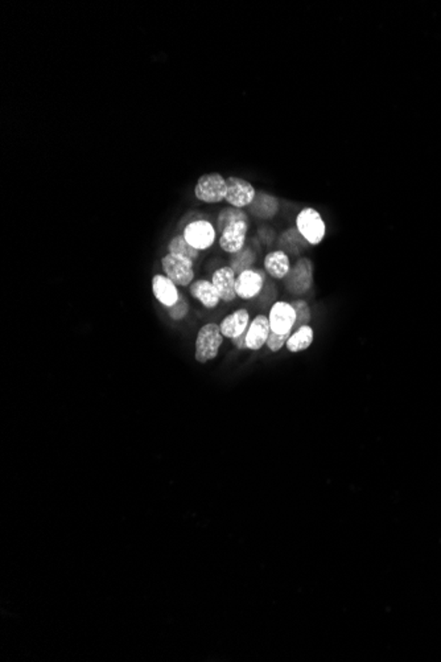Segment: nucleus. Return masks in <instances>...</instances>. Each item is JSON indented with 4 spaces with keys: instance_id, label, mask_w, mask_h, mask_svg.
Segmentation results:
<instances>
[{
    "instance_id": "nucleus-1",
    "label": "nucleus",
    "mask_w": 441,
    "mask_h": 662,
    "mask_svg": "<svg viewBox=\"0 0 441 662\" xmlns=\"http://www.w3.org/2000/svg\"><path fill=\"white\" fill-rule=\"evenodd\" d=\"M224 342V335L221 333L219 325L215 322L205 324L197 333L196 338V352L194 359L200 364L209 362L215 359L219 353V348Z\"/></svg>"
},
{
    "instance_id": "nucleus-2",
    "label": "nucleus",
    "mask_w": 441,
    "mask_h": 662,
    "mask_svg": "<svg viewBox=\"0 0 441 662\" xmlns=\"http://www.w3.org/2000/svg\"><path fill=\"white\" fill-rule=\"evenodd\" d=\"M296 227L310 246L320 245L326 235V224L319 210L304 208L296 216Z\"/></svg>"
},
{
    "instance_id": "nucleus-3",
    "label": "nucleus",
    "mask_w": 441,
    "mask_h": 662,
    "mask_svg": "<svg viewBox=\"0 0 441 662\" xmlns=\"http://www.w3.org/2000/svg\"><path fill=\"white\" fill-rule=\"evenodd\" d=\"M226 193V179L218 172L202 175L194 186L196 199L206 204H218L221 201H225Z\"/></svg>"
},
{
    "instance_id": "nucleus-4",
    "label": "nucleus",
    "mask_w": 441,
    "mask_h": 662,
    "mask_svg": "<svg viewBox=\"0 0 441 662\" xmlns=\"http://www.w3.org/2000/svg\"><path fill=\"white\" fill-rule=\"evenodd\" d=\"M284 287L292 295H304L313 285V264L307 257H300L283 279Z\"/></svg>"
},
{
    "instance_id": "nucleus-5",
    "label": "nucleus",
    "mask_w": 441,
    "mask_h": 662,
    "mask_svg": "<svg viewBox=\"0 0 441 662\" xmlns=\"http://www.w3.org/2000/svg\"><path fill=\"white\" fill-rule=\"evenodd\" d=\"M191 259L181 255L165 254L161 258V268L173 283L180 287L191 285L194 279V268Z\"/></svg>"
},
{
    "instance_id": "nucleus-6",
    "label": "nucleus",
    "mask_w": 441,
    "mask_h": 662,
    "mask_svg": "<svg viewBox=\"0 0 441 662\" xmlns=\"http://www.w3.org/2000/svg\"><path fill=\"white\" fill-rule=\"evenodd\" d=\"M266 271L262 268H249L239 275H237L235 281V292L237 296L250 301L259 296L266 285Z\"/></svg>"
},
{
    "instance_id": "nucleus-7",
    "label": "nucleus",
    "mask_w": 441,
    "mask_h": 662,
    "mask_svg": "<svg viewBox=\"0 0 441 662\" xmlns=\"http://www.w3.org/2000/svg\"><path fill=\"white\" fill-rule=\"evenodd\" d=\"M183 235L194 249L204 251L211 249L215 242L217 230L209 220H198L184 227Z\"/></svg>"
},
{
    "instance_id": "nucleus-8",
    "label": "nucleus",
    "mask_w": 441,
    "mask_h": 662,
    "mask_svg": "<svg viewBox=\"0 0 441 662\" xmlns=\"http://www.w3.org/2000/svg\"><path fill=\"white\" fill-rule=\"evenodd\" d=\"M226 184L228 193L225 201L234 208H249L256 194L254 186L248 180L237 176L226 177Z\"/></svg>"
},
{
    "instance_id": "nucleus-9",
    "label": "nucleus",
    "mask_w": 441,
    "mask_h": 662,
    "mask_svg": "<svg viewBox=\"0 0 441 662\" xmlns=\"http://www.w3.org/2000/svg\"><path fill=\"white\" fill-rule=\"evenodd\" d=\"M271 331L275 333H292L296 322V312L292 304L276 302L272 304L269 315Z\"/></svg>"
},
{
    "instance_id": "nucleus-10",
    "label": "nucleus",
    "mask_w": 441,
    "mask_h": 662,
    "mask_svg": "<svg viewBox=\"0 0 441 662\" xmlns=\"http://www.w3.org/2000/svg\"><path fill=\"white\" fill-rule=\"evenodd\" d=\"M249 225L250 222L246 221H237L225 227L219 234V247L228 254H234L243 249L248 244Z\"/></svg>"
},
{
    "instance_id": "nucleus-11",
    "label": "nucleus",
    "mask_w": 441,
    "mask_h": 662,
    "mask_svg": "<svg viewBox=\"0 0 441 662\" xmlns=\"http://www.w3.org/2000/svg\"><path fill=\"white\" fill-rule=\"evenodd\" d=\"M235 281H237V275L230 266H222L213 272L211 283L219 294V298L222 302L230 303L238 298L235 292Z\"/></svg>"
},
{
    "instance_id": "nucleus-12",
    "label": "nucleus",
    "mask_w": 441,
    "mask_h": 662,
    "mask_svg": "<svg viewBox=\"0 0 441 662\" xmlns=\"http://www.w3.org/2000/svg\"><path fill=\"white\" fill-rule=\"evenodd\" d=\"M280 208L279 200L265 190H259L255 194L254 201L249 207L251 216L260 218V220H271L273 218Z\"/></svg>"
},
{
    "instance_id": "nucleus-13",
    "label": "nucleus",
    "mask_w": 441,
    "mask_h": 662,
    "mask_svg": "<svg viewBox=\"0 0 441 662\" xmlns=\"http://www.w3.org/2000/svg\"><path fill=\"white\" fill-rule=\"evenodd\" d=\"M271 327H269V316L258 315L252 322H250L248 332H246V345L250 351H259L262 346L266 345L269 340Z\"/></svg>"
},
{
    "instance_id": "nucleus-14",
    "label": "nucleus",
    "mask_w": 441,
    "mask_h": 662,
    "mask_svg": "<svg viewBox=\"0 0 441 662\" xmlns=\"http://www.w3.org/2000/svg\"><path fill=\"white\" fill-rule=\"evenodd\" d=\"M152 292L156 301L163 304L165 308L172 307L180 299V291L177 285L167 275L156 274L152 278Z\"/></svg>"
},
{
    "instance_id": "nucleus-15",
    "label": "nucleus",
    "mask_w": 441,
    "mask_h": 662,
    "mask_svg": "<svg viewBox=\"0 0 441 662\" xmlns=\"http://www.w3.org/2000/svg\"><path fill=\"white\" fill-rule=\"evenodd\" d=\"M249 325V311L245 309V308H239V309L234 311L230 315H228L221 322L219 329H221V333L224 335V338H228L231 340V339L238 338L242 333H245L248 331Z\"/></svg>"
},
{
    "instance_id": "nucleus-16",
    "label": "nucleus",
    "mask_w": 441,
    "mask_h": 662,
    "mask_svg": "<svg viewBox=\"0 0 441 662\" xmlns=\"http://www.w3.org/2000/svg\"><path fill=\"white\" fill-rule=\"evenodd\" d=\"M265 271L272 279H284L291 270V261L283 250H272L265 257Z\"/></svg>"
},
{
    "instance_id": "nucleus-17",
    "label": "nucleus",
    "mask_w": 441,
    "mask_h": 662,
    "mask_svg": "<svg viewBox=\"0 0 441 662\" xmlns=\"http://www.w3.org/2000/svg\"><path fill=\"white\" fill-rule=\"evenodd\" d=\"M189 292L196 301H198L205 308L213 309L219 302V294L217 292L215 287L208 279H197L189 285Z\"/></svg>"
},
{
    "instance_id": "nucleus-18",
    "label": "nucleus",
    "mask_w": 441,
    "mask_h": 662,
    "mask_svg": "<svg viewBox=\"0 0 441 662\" xmlns=\"http://www.w3.org/2000/svg\"><path fill=\"white\" fill-rule=\"evenodd\" d=\"M278 245L280 247L279 250H283L288 255H300L308 246H310L296 227L284 230L278 240Z\"/></svg>"
},
{
    "instance_id": "nucleus-19",
    "label": "nucleus",
    "mask_w": 441,
    "mask_h": 662,
    "mask_svg": "<svg viewBox=\"0 0 441 662\" xmlns=\"http://www.w3.org/2000/svg\"><path fill=\"white\" fill-rule=\"evenodd\" d=\"M313 340H315L313 328L309 325H304L296 329L295 332H292L286 346L291 353H299L308 349L312 345Z\"/></svg>"
},
{
    "instance_id": "nucleus-20",
    "label": "nucleus",
    "mask_w": 441,
    "mask_h": 662,
    "mask_svg": "<svg viewBox=\"0 0 441 662\" xmlns=\"http://www.w3.org/2000/svg\"><path fill=\"white\" fill-rule=\"evenodd\" d=\"M256 262V253H255V249L251 246V244H246L243 249H241L239 251L234 253V254H230V259H229V266L232 268V271L235 272V275H239L241 272L249 270V268H252L254 264Z\"/></svg>"
},
{
    "instance_id": "nucleus-21",
    "label": "nucleus",
    "mask_w": 441,
    "mask_h": 662,
    "mask_svg": "<svg viewBox=\"0 0 441 662\" xmlns=\"http://www.w3.org/2000/svg\"><path fill=\"white\" fill-rule=\"evenodd\" d=\"M168 253L174 255H181L184 258L191 259L193 264H197L200 259V251L188 244L183 234L174 235L168 244Z\"/></svg>"
},
{
    "instance_id": "nucleus-22",
    "label": "nucleus",
    "mask_w": 441,
    "mask_h": 662,
    "mask_svg": "<svg viewBox=\"0 0 441 662\" xmlns=\"http://www.w3.org/2000/svg\"><path fill=\"white\" fill-rule=\"evenodd\" d=\"M237 221H246V222H250L249 214L243 210V209L234 208V207H228V208L222 209L219 213H218V217H217V233H222V230L226 227H229L231 224L237 222Z\"/></svg>"
},
{
    "instance_id": "nucleus-23",
    "label": "nucleus",
    "mask_w": 441,
    "mask_h": 662,
    "mask_svg": "<svg viewBox=\"0 0 441 662\" xmlns=\"http://www.w3.org/2000/svg\"><path fill=\"white\" fill-rule=\"evenodd\" d=\"M291 304H292V307L296 312V322H295V327H293V332H295L300 327L309 325V322L312 320V314H310L309 305L304 299L293 301V302H291Z\"/></svg>"
},
{
    "instance_id": "nucleus-24",
    "label": "nucleus",
    "mask_w": 441,
    "mask_h": 662,
    "mask_svg": "<svg viewBox=\"0 0 441 662\" xmlns=\"http://www.w3.org/2000/svg\"><path fill=\"white\" fill-rule=\"evenodd\" d=\"M167 312L173 322H181L189 314V303L185 299V296L180 294V299L177 301V303L172 307H167Z\"/></svg>"
},
{
    "instance_id": "nucleus-25",
    "label": "nucleus",
    "mask_w": 441,
    "mask_h": 662,
    "mask_svg": "<svg viewBox=\"0 0 441 662\" xmlns=\"http://www.w3.org/2000/svg\"><path fill=\"white\" fill-rule=\"evenodd\" d=\"M292 333H275V332H269V340L266 342L267 348L272 353H276L279 352L286 344H287L288 339Z\"/></svg>"
},
{
    "instance_id": "nucleus-26",
    "label": "nucleus",
    "mask_w": 441,
    "mask_h": 662,
    "mask_svg": "<svg viewBox=\"0 0 441 662\" xmlns=\"http://www.w3.org/2000/svg\"><path fill=\"white\" fill-rule=\"evenodd\" d=\"M198 220H208V218H206V216L204 213H200V212H189L188 214H185V217L183 218V221H181L180 225L185 227L188 224H191L193 221H198Z\"/></svg>"
},
{
    "instance_id": "nucleus-27",
    "label": "nucleus",
    "mask_w": 441,
    "mask_h": 662,
    "mask_svg": "<svg viewBox=\"0 0 441 662\" xmlns=\"http://www.w3.org/2000/svg\"><path fill=\"white\" fill-rule=\"evenodd\" d=\"M259 237H260V241H263V244L266 245H269L271 242H273V238H275V233L273 230L271 229H260L259 230Z\"/></svg>"
},
{
    "instance_id": "nucleus-28",
    "label": "nucleus",
    "mask_w": 441,
    "mask_h": 662,
    "mask_svg": "<svg viewBox=\"0 0 441 662\" xmlns=\"http://www.w3.org/2000/svg\"><path fill=\"white\" fill-rule=\"evenodd\" d=\"M246 332H248V331H246ZM246 332H245V333H242V335H241V336H238V338H234V339H231V342H232V345H234L235 348H238V349H241V351H245V349H248V345H246Z\"/></svg>"
}]
</instances>
